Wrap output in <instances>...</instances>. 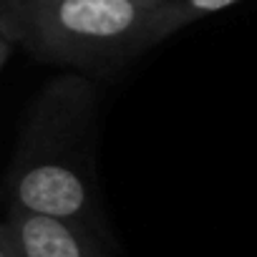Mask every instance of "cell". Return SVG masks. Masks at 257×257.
<instances>
[{
  "instance_id": "6da1fadb",
  "label": "cell",
  "mask_w": 257,
  "mask_h": 257,
  "mask_svg": "<svg viewBox=\"0 0 257 257\" xmlns=\"http://www.w3.org/2000/svg\"><path fill=\"white\" fill-rule=\"evenodd\" d=\"M96 93L81 76L51 81L33 101L6 179L8 207L103 234L96 174Z\"/></svg>"
},
{
  "instance_id": "7a4b0ae2",
  "label": "cell",
  "mask_w": 257,
  "mask_h": 257,
  "mask_svg": "<svg viewBox=\"0 0 257 257\" xmlns=\"http://www.w3.org/2000/svg\"><path fill=\"white\" fill-rule=\"evenodd\" d=\"M172 0H3V63L11 43L36 58L103 66L169 38Z\"/></svg>"
},
{
  "instance_id": "3957f363",
  "label": "cell",
  "mask_w": 257,
  "mask_h": 257,
  "mask_svg": "<svg viewBox=\"0 0 257 257\" xmlns=\"http://www.w3.org/2000/svg\"><path fill=\"white\" fill-rule=\"evenodd\" d=\"M0 249L11 257H113L93 229L21 207L6 212Z\"/></svg>"
},
{
  "instance_id": "277c9868",
  "label": "cell",
  "mask_w": 257,
  "mask_h": 257,
  "mask_svg": "<svg viewBox=\"0 0 257 257\" xmlns=\"http://www.w3.org/2000/svg\"><path fill=\"white\" fill-rule=\"evenodd\" d=\"M234 3H242V0H172L169 3V33H177L192 21L232 8Z\"/></svg>"
},
{
  "instance_id": "5b68a950",
  "label": "cell",
  "mask_w": 257,
  "mask_h": 257,
  "mask_svg": "<svg viewBox=\"0 0 257 257\" xmlns=\"http://www.w3.org/2000/svg\"><path fill=\"white\" fill-rule=\"evenodd\" d=\"M0 257H11V254H8V252H3V249H0Z\"/></svg>"
}]
</instances>
